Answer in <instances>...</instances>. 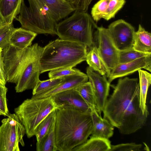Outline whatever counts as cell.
<instances>
[{
	"mask_svg": "<svg viewBox=\"0 0 151 151\" xmlns=\"http://www.w3.org/2000/svg\"><path fill=\"white\" fill-rule=\"evenodd\" d=\"M7 88L5 86H0V104L8 109L6 98Z\"/></svg>",
	"mask_w": 151,
	"mask_h": 151,
	"instance_id": "34",
	"label": "cell"
},
{
	"mask_svg": "<svg viewBox=\"0 0 151 151\" xmlns=\"http://www.w3.org/2000/svg\"><path fill=\"white\" fill-rule=\"evenodd\" d=\"M125 0H110L107 9L102 19L108 21L115 17L117 13L123 7Z\"/></svg>",
	"mask_w": 151,
	"mask_h": 151,
	"instance_id": "29",
	"label": "cell"
},
{
	"mask_svg": "<svg viewBox=\"0 0 151 151\" xmlns=\"http://www.w3.org/2000/svg\"><path fill=\"white\" fill-rule=\"evenodd\" d=\"M7 116L0 126V151H19V143L24 145V128L15 113Z\"/></svg>",
	"mask_w": 151,
	"mask_h": 151,
	"instance_id": "8",
	"label": "cell"
},
{
	"mask_svg": "<svg viewBox=\"0 0 151 151\" xmlns=\"http://www.w3.org/2000/svg\"><path fill=\"white\" fill-rule=\"evenodd\" d=\"M93 122L91 136L109 139L114 134V127L107 119L102 118L96 111H91Z\"/></svg>",
	"mask_w": 151,
	"mask_h": 151,
	"instance_id": "15",
	"label": "cell"
},
{
	"mask_svg": "<svg viewBox=\"0 0 151 151\" xmlns=\"http://www.w3.org/2000/svg\"><path fill=\"white\" fill-rule=\"evenodd\" d=\"M49 8L58 22L76 10L65 0H41Z\"/></svg>",
	"mask_w": 151,
	"mask_h": 151,
	"instance_id": "17",
	"label": "cell"
},
{
	"mask_svg": "<svg viewBox=\"0 0 151 151\" xmlns=\"http://www.w3.org/2000/svg\"><path fill=\"white\" fill-rule=\"evenodd\" d=\"M9 114L8 110L0 104V115L8 116Z\"/></svg>",
	"mask_w": 151,
	"mask_h": 151,
	"instance_id": "35",
	"label": "cell"
},
{
	"mask_svg": "<svg viewBox=\"0 0 151 151\" xmlns=\"http://www.w3.org/2000/svg\"><path fill=\"white\" fill-rule=\"evenodd\" d=\"M88 80L86 74L78 69L76 74L64 77L62 82L53 89L40 95L32 96V97L40 99L51 97L59 93L75 89L80 84L88 81Z\"/></svg>",
	"mask_w": 151,
	"mask_h": 151,
	"instance_id": "14",
	"label": "cell"
},
{
	"mask_svg": "<svg viewBox=\"0 0 151 151\" xmlns=\"http://www.w3.org/2000/svg\"><path fill=\"white\" fill-rule=\"evenodd\" d=\"M57 108L51 97L24 100L14 109L15 114L23 126L28 138L35 135L41 121Z\"/></svg>",
	"mask_w": 151,
	"mask_h": 151,
	"instance_id": "7",
	"label": "cell"
},
{
	"mask_svg": "<svg viewBox=\"0 0 151 151\" xmlns=\"http://www.w3.org/2000/svg\"><path fill=\"white\" fill-rule=\"evenodd\" d=\"M97 27L87 12L76 10L57 24L55 34L60 39L83 44L90 49L95 45L94 31Z\"/></svg>",
	"mask_w": 151,
	"mask_h": 151,
	"instance_id": "5",
	"label": "cell"
},
{
	"mask_svg": "<svg viewBox=\"0 0 151 151\" xmlns=\"http://www.w3.org/2000/svg\"><path fill=\"white\" fill-rule=\"evenodd\" d=\"M94 38H96L99 54L108 72V76L119 64V51L115 45L108 28L97 27Z\"/></svg>",
	"mask_w": 151,
	"mask_h": 151,
	"instance_id": "9",
	"label": "cell"
},
{
	"mask_svg": "<svg viewBox=\"0 0 151 151\" xmlns=\"http://www.w3.org/2000/svg\"><path fill=\"white\" fill-rule=\"evenodd\" d=\"M64 78V77H62L42 81L39 80L32 89V96L40 95L49 91L58 85Z\"/></svg>",
	"mask_w": 151,
	"mask_h": 151,
	"instance_id": "25",
	"label": "cell"
},
{
	"mask_svg": "<svg viewBox=\"0 0 151 151\" xmlns=\"http://www.w3.org/2000/svg\"><path fill=\"white\" fill-rule=\"evenodd\" d=\"M37 34L22 27L14 28L10 37V45L19 49L26 48L31 45Z\"/></svg>",
	"mask_w": 151,
	"mask_h": 151,
	"instance_id": "16",
	"label": "cell"
},
{
	"mask_svg": "<svg viewBox=\"0 0 151 151\" xmlns=\"http://www.w3.org/2000/svg\"><path fill=\"white\" fill-rule=\"evenodd\" d=\"M151 54L140 52L134 50L133 47L119 51L118 60L119 63H126L137 59Z\"/></svg>",
	"mask_w": 151,
	"mask_h": 151,
	"instance_id": "27",
	"label": "cell"
},
{
	"mask_svg": "<svg viewBox=\"0 0 151 151\" xmlns=\"http://www.w3.org/2000/svg\"><path fill=\"white\" fill-rule=\"evenodd\" d=\"M7 24L0 12V27Z\"/></svg>",
	"mask_w": 151,
	"mask_h": 151,
	"instance_id": "36",
	"label": "cell"
},
{
	"mask_svg": "<svg viewBox=\"0 0 151 151\" xmlns=\"http://www.w3.org/2000/svg\"><path fill=\"white\" fill-rule=\"evenodd\" d=\"M3 49L0 48V86H4L6 83L4 63L2 55Z\"/></svg>",
	"mask_w": 151,
	"mask_h": 151,
	"instance_id": "33",
	"label": "cell"
},
{
	"mask_svg": "<svg viewBox=\"0 0 151 151\" xmlns=\"http://www.w3.org/2000/svg\"><path fill=\"white\" fill-rule=\"evenodd\" d=\"M92 129L91 112L57 109L55 131L58 151H72L87 140Z\"/></svg>",
	"mask_w": 151,
	"mask_h": 151,
	"instance_id": "3",
	"label": "cell"
},
{
	"mask_svg": "<svg viewBox=\"0 0 151 151\" xmlns=\"http://www.w3.org/2000/svg\"><path fill=\"white\" fill-rule=\"evenodd\" d=\"M75 89L87 104L91 111H96L95 99L91 85L89 81L83 83Z\"/></svg>",
	"mask_w": 151,
	"mask_h": 151,
	"instance_id": "24",
	"label": "cell"
},
{
	"mask_svg": "<svg viewBox=\"0 0 151 151\" xmlns=\"http://www.w3.org/2000/svg\"><path fill=\"white\" fill-rule=\"evenodd\" d=\"M55 121L46 134L36 143L37 151H58L55 131Z\"/></svg>",
	"mask_w": 151,
	"mask_h": 151,
	"instance_id": "23",
	"label": "cell"
},
{
	"mask_svg": "<svg viewBox=\"0 0 151 151\" xmlns=\"http://www.w3.org/2000/svg\"><path fill=\"white\" fill-rule=\"evenodd\" d=\"M29 6L22 1L19 16L16 19L22 27L37 34H55L58 23L48 7L41 0H27Z\"/></svg>",
	"mask_w": 151,
	"mask_h": 151,
	"instance_id": "6",
	"label": "cell"
},
{
	"mask_svg": "<svg viewBox=\"0 0 151 151\" xmlns=\"http://www.w3.org/2000/svg\"><path fill=\"white\" fill-rule=\"evenodd\" d=\"M24 0H0V12L6 23H13L19 14Z\"/></svg>",
	"mask_w": 151,
	"mask_h": 151,
	"instance_id": "19",
	"label": "cell"
},
{
	"mask_svg": "<svg viewBox=\"0 0 151 151\" xmlns=\"http://www.w3.org/2000/svg\"><path fill=\"white\" fill-rule=\"evenodd\" d=\"M110 1L99 0L93 6L91 11V16L95 22H97L102 19Z\"/></svg>",
	"mask_w": 151,
	"mask_h": 151,
	"instance_id": "28",
	"label": "cell"
},
{
	"mask_svg": "<svg viewBox=\"0 0 151 151\" xmlns=\"http://www.w3.org/2000/svg\"><path fill=\"white\" fill-rule=\"evenodd\" d=\"M107 28L119 51L133 48L135 31L131 24L124 19H119L111 23Z\"/></svg>",
	"mask_w": 151,
	"mask_h": 151,
	"instance_id": "10",
	"label": "cell"
},
{
	"mask_svg": "<svg viewBox=\"0 0 151 151\" xmlns=\"http://www.w3.org/2000/svg\"><path fill=\"white\" fill-rule=\"evenodd\" d=\"M51 97L57 109H71L82 112H91L90 109L75 88L59 93Z\"/></svg>",
	"mask_w": 151,
	"mask_h": 151,
	"instance_id": "12",
	"label": "cell"
},
{
	"mask_svg": "<svg viewBox=\"0 0 151 151\" xmlns=\"http://www.w3.org/2000/svg\"><path fill=\"white\" fill-rule=\"evenodd\" d=\"M111 145L108 139L91 136L89 139L74 147L72 151H109Z\"/></svg>",
	"mask_w": 151,
	"mask_h": 151,
	"instance_id": "18",
	"label": "cell"
},
{
	"mask_svg": "<svg viewBox=\"0 0 151 151\" xmlns=\"http://www.w3.org/2000/svg\"><path fill=\"white\" fill-rule=\"evenodd\" d=\"M142 147L141 144L134 143H122L111 145L109 151H139Z\"/></svg>",
	"mask_w": 151,
	"mask_h": 151,
	"instance_id": "32",
	"label": "cell"
},
{
	"mask_svg": "<svg viewBox=\"0 0 151 151\" xmlns=\"http://www.w3.org/2000/svg\"><path fill=\"white\" fill-rule=\"evenodd\" d=\"M57 109L50 112L40 123L36 130L35 136L37 142H39L46 134L55 122Z\"/></svg>",
	"mask_w": 151,
	"mask_h": 151,
	"instance_id": "26",
	"label": "cell"
},
{
	"mask_svg": "<svg viewBox=\"0 0 151 151\" xmlns=\"http://www.w3.org/2000/svg\"><path fill=\"white\" fill-rule=\"evenodd\" d=\"M140 91V107L143 113L148 111L146 100L148 89L151 84V74L141 69L138 70Z\"/></svg>",
	"mask_w": 151,
	"mask_h": 151,
	"instance_id": "22",
	"label": "cell"
},
{
	"mask_svg": "<svg viewBox=\"0 0 151 151\" xmlns=\"http://www.w3.org/2000/svg\"></svg>",
	"mask_w": 151,
	"mask_h": 151,
	"instance_id": "37",
	"label": "cell"
},
{
	"mask_svg": "<svg viewBox=\"0 0 151 151\" xmlns=\"http://www.w3.org/2000/svg\"><path fill=\"white\" fill-rule=\"evenodd\" d=\"M78 69L72 68H61L51 70L48 73L50 79L56 78L75 74Z\"/></svg>",
	"mask_w": 151,
	"mask_h": 151,
	"instance_id": "31",
	"label": "cell"
},
{
	"mask_svg": "<svg viewBox=\"0 0 151 151\" xmlns=\"http://www.w3.org/2000/svg\"><path fill=\"white\" fill-rule=\"evenodd\" d=\"M107 99L103 111L104 118L122 134L133 133L146 124L149 114L140 107L139 83L137 78H119Z\"/></svg>",
	"mask_w": 151,
	"mask_h": 151,
	"instance_id": "1",
	"label": "cell"
},
{
	"mask_svg": "<svg viewBox=\"0 0 151 151\" xmlns=\"http://www.w3.org/2000/svg\"><path fill=\"white\" fill-rule=\"evenodd\" d=\"M14 28L12 23L0 27V48L3 49L10 45V37Z\"/></svg>",
	"mask_w": 151,
	"mask_h": 151,
	"instance_id": "30",
	"label": "cell"
},
{
	"mask_svg": "<svg viewBox=\"0 0 151 151\" xmlns=\"http://www.w3.org/2000/svg\"><path fill=\"white\" fill-rule=\"evenodd\" d=\"M87 47L75 42L57 39L43 47L40 74L61 68H72L86 60Z\"/></svg>",
	"mask_w": 151,
	"mask_h": 151,
	"instance_id": "4",
	"label": "cell"
},
{
	"mask_svg": "<svg viewBox=\"0 0 151 151\" xmlns=\"http://www.w3.org/2000/svg\"><path fill=\"white\" fill-rule=\"evenodd\" d=\"M86 71L94 94L96 111L101 116L108 99L110 83L106 75H101L89 66L87 67Z\"/></svg>",
	"mask_w": 151,
	"mask_h": 151,
	"instance_id": "11",
	"label": "cell"
},
{
	"mask_svg": "<svg viewBox=\"0 0 151 151\" xmlns=\"http://www.w3.org/2000/svg\"><path fill=\"white\" fill-rule=\"evenodd\" d=\"M43 49L35 43L24 49L10 45L3 49L6 81L16 84L17 92L33 89L39 81Z\"/></svg>",
	"mask_w": 151,
	"mask_h": 151,
	"instance_id": "2",
	"label": "cell"
},
{
	"mask_svg": "<svg viewBox=\"0 0 151 151\" xmlns=\"http://www.w3.org/2000/svg\"><path fill=\"white\" fill-rule=\"evenodd\" d=\"M86 60L93 70L102 75L108 77V72L99 54L97 48L94 45L87 52Z\"/></svg>",
	"mask_w": 151,
	"mask_h": 151,
	"instance_id": "21",
	"label": "cell"
},
{
	"mask_svg": "<svg viewBox=\"0 0 151 151\" xmlns=\"http://www.w3.org/2000/svg\"><path fill=\"white\" fill-rule=\"evenodd\" d=\"M133 48L135 50L145 54H151V34L139 24L134 35Z\"/></svg>",
	"mask_w": 151,
	"mask_h": 151,
	"instance_id": "20",
	"label": "cell"
},
{
	"mask_svg": "<svg viewBox=\"0 0 151 151\" xmlns=\"http://www.w3.org/2000/svg\"><path fill=\"white\" fill-rule=\"evenodd\" d=\"M142 68L151 71V55L140 58L133 61L119 63L111 71L108 76L110 83L115 79L132 73Z\"/></svg>",
	"mask_w": 151,
	"mask_h": 151,
	"instance_id": "13",
	"label": "cell"
}]
</instances>
